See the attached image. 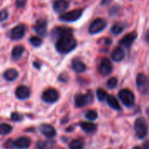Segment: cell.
I'll list each match as a JSON object with an SVG mask.
<instances>
[{"mask_svg": "<svg viewBox=\"0 0 149 149\" xmlns=\"http://www.w3.org/2000/svg\"><path fill=\"white\" fill-rule=\"evenodd\" d=\"M146 40L149 43V29H148V31L146 33Z\"/></svg>", "mask_w": 149, "mask_h": 149, "instance_id": "obj_35", "label": "cell"}, {"mask_svg": "<svg viewBox=\"0 0 149 149\" xmlns=\"http://www.w3.org/2000/svg\"><path fill=\"white\" fill-rule=\"evenodd\" d=\"M15 96L18 99H20V100L26 99L30 97V90L26 86H24V85L19 86L16 89Z\"/></svg>", "mask_w": 149, "mask_h": 149, "instance_id": "obj_15", "label": "cell"}, {"mask_svg": "<svg viewBox=\"0 0 149 149\" xmlns=\"http://www.w3.org/2000/svg\"><path fill=\"white\" fill-rule=\"evenodd\" d=\"M26 4V0H17L16 6L17 8H23Z\"/></svg>", "mask_w": 149, "mask_h": 149, "instance_id": "obj_33", "label": "cell"}, {"mask_svg": "<svg viewBox=\"0 0 149 149\" xmlns=\"http://www.w3.org/2000/svg\"><path fill=\"white\" fill-rule=\"evenodd\" d=\"M107 104L114 110H117V111H120L121 110V107H120V104L118 103V101L116 99V97H114L113 96H108L107 97Z\"/></svg>", "mask_w": 149, "mask_h": 149, "instance_id": "obj_21", "label": "cell"}, {"mask_svg": "<svg viewBox=\"0 0 149 149\" xmlns=\"http://www.w3.org/2000/svg\"><path fill=\"white\" fill-rule=\"evenodd\" d=\"M108 96L109 95L107 94V92L104 90H103V89H97V98H98L99 101H104V100H106Z\"/></svg>", "mask_w": 149, "mask_h": 149, "instance_id": "obj_26", "label": "cell"}, {"mask_svg": "<svg viewBox=\"0 0 149 149\" xmlns=\"http://www.w3.org/2000/svg\"><path fill=\"white\" fill-rule=\"evenodd\" d=\"M29 41H30V43H31L33 47H38L41 46V44H42V40H41L40 37H38V36L31 37L30 40H29Z\"/></svg>", "mask_w": 149, "mask_h": 149, "instance_id": "obj_27", "label": "cell"}, {"mask_svg": "<svg viewBox=\"0 0 149 149\" xmlns=\"http://www.w3.org/2000/svg\"><path fill=\"white\" fill-rule=\"evenodd\" d=\"M146 114L149 116V107H147V108L146 109Z\"/></svg>", "mask_w": 149, "mask_h": 149, "instance_id": "obj_38", "label": "cell"}, {"mask_svg": "<svg viewBox=\"0 0 149 149\" xmlns=\"http://www.w3.org/2000/svg\"><path fill=\"white\" fill-rule=\"evenodd\" d=\"M98 71L102 76H108L112 71V65L109 59L103 58L98 66Z\"/></svg>", "mask_w": 149, "mask_h": 149, "instance_id": "obj_6", "label": "cell"}, {"mask_svg": "<svg viewBox=\"0 0 149 149\" xmlns=\"http://www.w3.org/2000/svg\"><path fill=\"white\" fill-rule=\"evenodd\" d=\"M59 98V93L54 89H48L45 91L42 94V99L46 103H54Z\"/></svg>", "mask_w": 149, "mask_h": 149, "instance_id": "obj_7", "label": "cell"}, {"mask_svg": "<svg viewBox=\"0 0 149 149\" xmlns=\"http://www.w3.org/2000/svg\"><path fill=\"white\" fill-rule=\"evenodd\" d=\"M92 97L91 95L89 93L88 95H84V94H79L76 97V99H74V103H76V106L77 107H84L85 104H87L88 103L91 102L92 100Z\"/></svg>", "mask_w": 149, "mask_h": 149, "instance_id": "obj_13", "label": "cell"}, {"mask_svg": "<svg viewBox=\"0 0 149 149\" xmlns=\"http://www.w3.org/2000/svg\"><path fill=\"white\" fill-rule=\"evenodd\" d=\"M132 149H141V148H140L139 146H134V147H133Z\"/></svg>", "mask_w": 149, "mask_h": 149, "instance_id": "obj_39", "label": "cell"}, {"mask_svg": "<svg viewBox=\"0 0 149 149\" xmlns=\"http://www.w3.org/2000/svg\"><path fill=\"white\" fill-rule=\"evenodd\" d=\"M13 126L7 123L0 124V134L1 135H7L13 132Z\"/></svg>", "mask_w": 149, "mask_h": 149, "instance_id": "obj_23", "label": "cell"}, {"mask_svg": "<svg viewBox=\"0 0 149 149\" xmlns=\"http://www.w3.org/2000/svg\"><path fill=\"white\" fill-rule=\"evenodd\" d=\"M47 146V143L45 141H39L36 144V148L37 149H45Z\"/></svg>", "mask_w": 149, "mask_h": 149, "instance_id": "obj_34", "label": "cell"}, {"mask_svg": "<svg viewBox=\"0 0 149 149\" xmlns=\"http://www.w3.org/2000/svg\"><path fill=\"white\" fill-rule=\"evenodd\" d=\"M23 118H24V117L18 112H13L11 114V119L14 122H20L23 120Z\"/></svg>", "mask_w": 149, "mask_h": 149, "instance_id": "obj_28", "label": "cell"}, {"mask_svg": "<svg viewBox=\"0 0 149 149\" xmlns=\"http://www.w3.org/2000/svg\"><path fill=\"white\" fill-rule=\"evenodd\" d=\"M137 38V33L136 32H132L130 33H127L125 36H124L120 40H119V44L121 46H124L125 47H129L132 45V43L134 42V40Z\"/></svg>", "mask_w": 149, "mask_h": 149, "instance_id": "obj_12", "label": "cell"}, {"mask_svg": "<svg viewBox=\"0 0 149 149\" xmlns=\"http://www.w3.org/2000/svg\"><path fill=\"white\" fill-rule=\"evenodd\" d=\"M68 2L67 0H56L53 5L54 11L57 13H61L68 8Z\"/></svg>", "mask_w": 149, "mask_h": 149, "instance_id": "obj_16", "label": "cell"}, {"mask_svg": "<svg viewBox=\"0 0 149 149\" xmlns=\"http://www.w3.org/2000/svg\"><path fill=\"white\" fill-rule=\"evenodd\" d=\"M144 147H145V149H149V141H146L144 144Z\"/></svg>", "mask_w": 149, "mask_h": 149, "instance_id": "obj_36", "label": "cell"}, {"mask_svg": "<svg viewBox=\"0 0 149 149\" xmlns=\"http://www.w3.org/2000/svg\"><path fill=\"white\" fill-rule=\"evenodd\" d=\"M54 36H56L55 48L61 54H67L77 47V40L70 28H55Z\"/></svg>", "mask_w": 149, "mask_h": 149, "instance_id": "obj_1", "label": "cell"}, {"mask_svg": "<svg viewBox=\"0 0 149 149\" xmlns=\"http://www.w3.org/2000/svg\"><path fill=\"white\" fill-rule=\"evenodd\" d=\"M47 23L45 19H39L34 26V31L38 35L44 37L47 35Z\"/></svg>", "mask_w": 149, "mask_h": 149, "instance_id": "obj_11", "label": "cell"}, {"mask_svg": "<svg viewBox=\"0 0 149 149\" xmlns=\"http://www.w3.org/2000/svg\"><path fill=\"white\" fill-rule=\"evenodd\" d=\"M69 149H84V142L80 139H74L69 144Z\"/></svg>", "mask_w": 149, "mask_h": 149, "instance_id": "obj_24", "label": "cell"}, {"mask_svg": "<svg viewBox=\"0 0 149 149\" xmlns=\"http://www.w3.org/2000/svg\"><path fill=\"white\" fill-rule=\"evenodd\" d=\"M134 130H135L136 136L139 139L145 138L147 134V125L146 120L142 118H137L134 123Z\"/></svg>", "mask_w": 149, "mask_h": 149, "instance_id": "obj_2", "label": "cell"}, {"mask_svg": "<svg viewBox=\"0 0 149 149\" xmlns=\"http://www.w3.org/2000/svg\"><path fill=\"white\" fill-rule=\"evenodd\" d=\"M125 51L120 47H117L111 54V59L115 61H120L125 58Z\"/></svg>", "mask_w": 149, "mask_h": 149, "instance_id": "obj_18", "label": "cell"}, {"mask_svg": "<svg viewBox=\"0 0 149 149\" xmlns=\"http://www.w3.org/2000/svg\"><path fill=\"white\" fill-rule=\"evenodd\" d=\"M136 83H137V87L139 89V91L143 93L146 94L148 91V86H147V78L146 77L145 74H139L137 76V79H136Z\"/></svg>", "mask_w": 149, "mask_h": 149, "instance_id": "obj_8", "label": "cell"}, {"mask_svg": "<svg viewBox=\"0 0 149 149\" xmlns=\"http://www.w3.org/2000/svg\"><path fill=\"white\" fill-rule=\"evenodd\" d=\"M4 146H5L6 148H7V149L13 148V147H15V146H14V141L12 140V139H9V140H7V141L4 144Z\"/></svg>", "mask_w": 149, "mask_h": 149, "instance_id": "obj_32", "label": "cell"}, {"mask_svg": "<svg viewBox=\"0 0 149 149\" xmlns=\"http://www.w3.org/2000/svg\"><path fill=\"white\" fill-rule=\"evenodd\" d=\"M118 85V79L116 77H111L107 82V87L109 89H114Z\"/></svg>", "mask_w": 149, "mask_h": 149, "instance_id": "obj_29", "label": "cell"}, {"mask_svg": "<svg viewBox=\"0 0 149 149\" xmlns=\"http://www.w3.org/2000/svg\"><path fill=\"white\" fill-rule=\"evenodd\" d=\"M82 14H83V10L76 9L71 12L61 14L60 16V19L62 21H65V22H74V21H77V19H79L81 18Z\"/></svg>", "mask_w": 149, "mask_h": 149, "instance_id": "obj_4", "label": "cell"}, {"mask_svg": "<svg viewBox=\"0 0 149 149\" xmlns=\"http://www.w3.org/2000/svg\"><path fill=\"white\" fill-rule=\"evenodd\" d=\"M106 26H107V24H106L104 19H97L90 26L89 32L91 34L98 33L102 32L106 27Z\"/></svg>", "mask_w": 149, "mask_h": 149, "instance_id": "obj_5", "label": "cell"}, {"mask_svg": "<svg viewBox=\"0 0 149 149\" xmlns=\"http://www.w3.org/2000/svg\"><path fill=\"white\" fill-rule=\"evenodd\" d=\"M24 52H25V47L23 46L19 45V46L14 47L13 49V52H12V57H13V59L14 61L19 60L22 56V54H24Z\"/></svg>", "mask_w": 149, "mask_h": 149, "instance_id": "obj_19", "label": "cell"}, {"mask_svg": "<svg viewBox=\"0 0 149 149\" xmlns=\"http://www.w3.org/2000/svg\"><path fill=\"white\" fill-rule=\"evenodd\" d=\"M40 131L45 137L48 139H52L56 135V131L54 127L48 124H42L40 126Z\"/></svg>", "mask_w": 149, "mask_h": 149, "instance_id": "obj_10", "label": "cell"}, {"mask_svg": "<svg viewBox=\"0 0 149 149\" xmlns=\"http://www.w3.org/2000/svg\"><path fill=\"white\" fill-rule=\"evenodd\" d=\"M86 118L90 120H95L97 118V113L96 111L94 110H91V111H88L87 113H86Z\"/></svg>", "mask_w": 149, "mask_h": 149, "instance_id": "obj_30", "label": "cell"}, {"mask_svg": "<svg viewBox=\"0 0 149 149\" xmlns=\"http://www.w3.org/2000/svg\"><path fill=\"white\" fill-rule=\"evenodd\" d=\"M19 77V72L15 68H9L4 73V77L7 81H14Z\"/></svg>", "mask_w": 149, "mask_h": 149, "instance_id": "obj_17", "label": "cell"}, {"mask_svg": "<svg viewBox=\"0 0 149 149\" xmlns=\"http://www.w3.org/2000/svg\"><path fill=\"white\" fill-rule=\"evenodd\" d=\"M31 145V139L28 137H19L14 140V146L19 149H27Z\"/></svg>", "mask_w": 149, "mask_h": 149, "instance_id": "obj_14", "label": "cell"}, {"mask_svg": "<svg viewBox=\"0 0 149 149\" xmlns=\"http://www.w3.org/2000/svg\"><path fill=\"white\" fill-rule=\"evenodd\" d=\"M8 11L4 9L2 11H0V22H2V21H5L6 19H7L8 18Z\"/></svg>", "mask_w": 149, "mask_h": 149, "instance_id": "obj_31", "label": "cell"}, {"mask_svg": "<svg viewBox=\"0 0 149 149\" xmlns=\"http://www.w3.org/2000/svg\"><path fill=\"white\" fill-rule=\"evenodd\" d=\"M25 33H26V26L24 25H18L12 29L10 33V37L13 40H18L24 37Z\"/></svg>", "mask_w": 149, "mask_h": 149, "instance_id": "obj_9", "label": "cell"}, {"mask_svg": "<svg viewBox=\"0 0 149 149\" xmlns=\"http://www.w3.org/2000/svg\"><path fill=\"white\" fill-rule=\"evenodd\" d=\"M82 129L87 132H92L97 129V125L91 122H82L80 124Z\"/></svg>", "mask_w": 149, "mask_h": 149, "instance_id": "obj_22", "label": "cell"}, {"mask_svg": "<svg viewBox=\"0 0 149 149\" xmlns=\"http://www.w3.org/2000/svg\"><path fill=\"white\" fill-rule=\"evenodd\" d=\"M38 64H39L38 62H33L34 67H35V68H40V65H38Z\"/></svg>", "mask_w": 149, "mask_h": 149, "instance_id": "obj_37", "label": "cell"}, {"mask_svg": "<svg viewBox=\"0 0 149 149\" xmlns=\"http://www.w3.org/2000/svg\"><path fill=\"white\" fill-rule=\"evenodd\" d=\"M72 68L77 73H82L85 71L86 65L79 60H74L72 62Z\"/></svg>", "mask_w": 149, "mask_h": 149, "instance_id": "obj_20", "label": "cell"}, {"mask_svg": "<svg viewBox=\"0 0 149 149\" xmlns=\"http://www.w3.org/2000/svg\"><path fill=\"white\" fill-rule=\"evenodd\" d=\"M118 97L121 100V102L125 105V106H132L133 105L134 102H135V97L133 95V93L127 89H124L121 90L118 93Z\"/></svg>", "mask_w": 149, "mask_h": 149, "instance_id": "obj_3", "label": "cell"}, {"mask_svg": "<svg viewBox=\"0 0 149 149\" xmlns=\"http://www.w3.org/2000/svg\"><path fill=\"white\" fill-rule=\"evenodd\" d=\"M125 29V25L123 23H116L111 27V32L114 34H119L121 33Z\"/></svg>", "mask_w": 149, "mask_h": 149, "instance_id": "obj_25", "label": "cell"}]
</instances>
